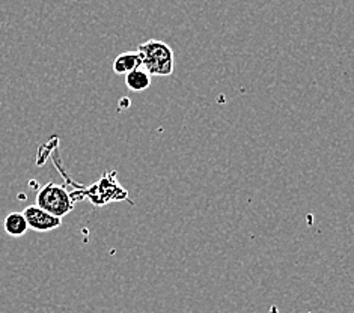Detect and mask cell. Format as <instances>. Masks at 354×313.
<instances>
[{"mask_svg": "<svg viewBox=\"0 0 354 313\" xmlns=\"http://www.w3.org/2000/svg\"><path fill=\"white\" fill-rule=\"evenodd\" d=\"M23 216L26 218L29 229L35 232H50L62 226V218L48 214L47 211L41 209L37 205L24 208Z\"/></svg>", "mask_w": 354, "mask_h": 313, "instance_id": "obj_3", "label": "cell"}, {"mask_svg": "<svg viewBox=\"0 0 354 313\" xmlns=\"http://www.w3.org/2000/svg\"><path fill=\"white\" fill-rule=\"evenodd\" d=\"M125 84L131 92H143L151 86V75L143 68H139L125 75Z\"/></svg>", "mask_w": 354, "mask_h": 313, "instance_id": "obj_6", "label": "cell"}, {"mask_svg": "<svg viewBox=\"0 0 354 313\" xmlns=\"http://www.w3.org/2000/svg\"><path fill=\"white\" fill-rule=\"evenodd\" d=\"M3 229L12 238H20V236L26 235L29 226L23 213H10L3 220Z\"/></svg>", "mask_w": 354, "mask_h": 313, "instance_id": "obj_5", "label": "cell"}, {"mask_svg": "<svg viewBox=\"0 0 354 313\" xmlns=\"http://www.w3.org/2000/svg\"><path fill=\"white\" fill-rule=\"evenodd\" d=\"M136 52L140 56L142 68L149 75L167 77L174 73L175 57L169 44L160 39H148L139 44Z\"/></svg>", "mask_w": 354, "mask_h": 313, "instance_id": "obj_1", "label": "cell"}, {"mask_svg": "<svg viewBox=\"0 0 354 313\" xmlns=\"http://www.w3.org/2000/svg\"><path fill=\"white\" fill-rule=\"evenodd\" d=\"M113 73L118 75H127L142 68V61L138 52H124L115 57L112 64Z\"/></svg>", "mask_w": 354, "mask_h": 313, "instance_id": "obj_4", "label": "cell"}, {"mask_svg": "<svg viewBox=\"0 0 354 313\" xmlns=\"http://www.w3.org/2000/svg\"><path fill=\"white\" fill-rule=\"evenodd\" d=\"M35 205L47 211L48 214L62 218L73 213L74 199L71 193L62 185L48 182L37 193Z\"/></svg>", "mask_w": 354, "mask_h": 313, "instance_id": "obj_2", "label": "cell"}]
</instances>
